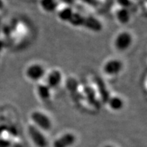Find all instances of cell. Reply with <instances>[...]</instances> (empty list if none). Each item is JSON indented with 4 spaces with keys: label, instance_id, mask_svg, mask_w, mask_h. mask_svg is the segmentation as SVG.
<instances>
[{
    "label": "cell",
    "instance_id": "6da1fadb",
    "mask_svg": "<svg viewBox=\"0 0 147 147\" xmlns=\"http://www.w3.org/2000/svg\"><path fill=\"white\" fill-rule=\"evenodd\" d=\"M30 118L33 122V125L40 129L41 131H49L52 128V121L50 117L43 112L34 110L31 113Z\"/></svg>",
    "mask_w": 147,
    "mask_h": 147
},
{
    "label": "cell",
    "instance_id": "7a4b0ae2",
    "mask_svg": "<svg viewBox=\"0 0 147 147\" xmlns=\"http://www.w3.org/2000/svg\"><path fill=\"white\" fill-rule=\"evenodd\" d=\"M133 36L127 31H123L117 35L114 40L115 49L120 52L127 51L133 44Z\"/></svg>",
    "mask_w": 147,
    "mask_h": 147
},
{
    "label": "cell",
    "instance_id": "3957f363",
    "mask_svg": "<svg viewBox=\"0 0 147 147\" xmlns=\"http://www.w3.org/2000/svg\"><path fill=\"white\" fill-rule=\"evenodd\" d=\"M27 78L32 82H39L46 76V69L42 64L34 63L27 67L25 71Z\"/></svg>",
    "mask_w": 147,
    "mask_h": 147
},
{
    "label": "cell",
    "instance_id": "277c9868",
    "mask_svg": "<svg viewBox=\"0 0 147 147\" xmlns=\"http://www.w3.org/2000/svg\"><path fill=\"white\" fill-rule=\"evenodd\" d=\"M28 134L34 144L38 147H47L48 140L42 131L33 124L29 125L27 127Z\"/></svg>",
    "mask_w": 147,
    "mask_h": 147
},
{
    "label": "cell",
    "instance_id": "5b68a950",
    "mask_svg": "<svg viewBox=\"0 0 147 147\" xmlns=\"http://www.w3.org/2000/svg\"><path fill=\"white\" fill-rule=\"evenodd\" d=\"M123 69V63L118 59H110L105 62L103 65V71L109 76L119 75Z\"/></svg>",
    "mask_w": 147,
    "mask_h": 147
},
{
    "label": "cell",
    "instance_id": "8992f818",
    "mask_svg": "<svg viewBox=\"0 0 147 147\" xmlns=\"http://www.w3.org/2000/svg\"><path fill=\"white\" fill-rule=\"evenodd\" d=\"M45 83L51 89H55L59 87L63 80V74L59 69H55L46 74Z\"/></svg>",
    "mask_w": 147,
    "mask_h": 147
},
{
    "label": "cell",
    "instance_id": "52a82bcc",
    "mask_svg": "<svg viewBox=\"0 0 147 147\" xmlns=\"http://www.w3.org/2000/svg\"><path fill=\"white\" fill-rule=\"evenodd\" d=\"M76 142V136L70 132H67L59 137L53 142V147H70Z\"/></svg>",
    "mask_w": 147,
    "mask_h": 147
},
{
    "label": "cell",
    "instance_id": "ba28073f",
    "mask_svg": "<svg viewBox=\"0 0 147 147\" xmlns=\"http://www.w3.org/2000/svg\"><path fill=\"white\" fill-rule=\"evenodd\" d=\"M107 103L110 109L115 112L120 111L125 106L124 100L122 97L118 95H113L108 97Z\"/></svg>",
    "mask_w": 147,
    "mask_h": 147
},
{
    "label": "cell",
    "instance_id": "9c48e42d",
    "mask_svg": "<svg viewBox=\"0 0 147 147\" xmlns=\"http://www.w3.org/2000/svg\"><path fill=\"white\" fill-rule=\"evenodd\" d=\"M115 16L119 23L122 24V25H126L129 23L130 20H131V11L129 9L119 7V8L115 12Z\"/></svg>",
    "mask_w": 147,
    "mask_h": 147
},
{
    "label": "cell",
    "instance_id": "30bf717a",
    "mask_svg": "<svg viewBox=\"0 0 147 147\" xmlns=\"http://www.w3.org/2000/svg\"><path fill=\"white\" fill-rule=\"evenodd\" d=\"M37 94L39 98L43 102H47L51 99L52 89L45 83H40L37 86Z\"/></svg>",
    "mask_w": 147,
    "mask_h": 147
},
{
    "label": "cell",
    "instance_id": "8fae6325",
    "mask_svg": "<svg viewBox=\"0 0 147 147\" xmlns=\"http://www.w3.org/2000/svg\"><path fill=\"white\" fill-rule=\"evenodd\" d=\"M57 16L61 21L69 23L72 18L74 11L69 5H65L62 8H57Z\"/></svg>",
    "mask_w": 147,
    "mask_h": 147
},
{
    "label": "cell",
    "instance_id": "7c38bea8",
    "mask_svg": "<svg viewBox=\"0 0 147 147\" xmlns=\"http://www.w3.org/2000/svg\"><path fill=\"white\" fill-rule=\"evenodd\" d=\"M40 6L43 11L51 13L57 10L59 5L57 0H40Z\"/></svg>",
    "mask_w": 147,
    "mask_h": 147
},
{
    "label": "cell",
    "instance_id": "4fadbf2b",
    "mask_svg": "<svg viewBox=\"0 0 147 147\" xmlns=\"http://www.w3.org/2000/svg\"><path fill=\"white\" fill-rule=\"evenodd\" d=\"M83 26L91 29L92 31H100L102 29V25H101L100 21H97L94 18L85 17Z\"/></svg>",
    "mask_w": 147,
    "mask_h": 147
},
{
    "label": "cell",
    "instance_id": "5bb4252c",
    "mask_svg": "<svg viewBox=\"0 0 147 147\" xmlns=\"http://www.w3.org/2000/svg\"><path fill=\"white\" fill-rule=\"evenodd\" d=\"M119 8H127L129 10L130 7L133 5V0H116Z\"/></svg>",
    "mask_w": 147,
    "mask_h": 147
},
{
    "label": "cell",
    "instance_id": "9a60e30c",
    "mask_svg": "<svg viewBox=\"0 0 147 147\" xmlns=\"http://www.w3.org/2000/svg\"><path fill=\"white\" fill-rule=\"evenodd\" d=\"M104 147H113V146H111V145H106Z\"/></svg>",
    "mask_w": 147,
    "mask_h": 147
},
{
    "label": "cell",
    "instance_id": "2e32d148",
    "mask_svg": "<svg viewBox=\"0 0 147 147\" xmlns=\"http://www.w3.org/2000/svg\"><path fill=\"white\" fill-rule=\"evenodd\" d=\"M133 1H134V0H133Z\"/></svg>",
    "mask_w": 147,
    "mask_h": 147
}]
</instances>
